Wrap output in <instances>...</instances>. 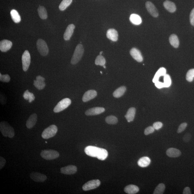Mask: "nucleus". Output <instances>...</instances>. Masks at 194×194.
<instances>
[{
  "instance_id": "7ed1b4c3",
  "label": "nucleus",
  "mask_w": 194,
  "mask_h": 194,
  "mask_svg": "<svg viewBox=\"0 0 194 194\" xmlns=\"http://www.w3.org/2000/svg\"><path fill=\"white\" fill-rule=\"evenodd\" d=\"M84 53V49L81 44H79L77 46L73 55L71 63L73 65L77 63L81 59Z\"/></svg>"
},
{
  "instance_id": "1a4fd4ad",
  "label": "nucleus",
  "mask_w": 194,
  "mask_h": 194,
  "mask_svg": "<svg viewBox=\"0 0 194 194\" xmlns=\"http://www.w3.org/2000/svg\"><path fill=\"white\" fill-rule=\"evenodd\" d=\"M22 68L25 72L28 71L31 63V56L29 51L26 50L23 53L22 57Z\"/></svg>"
},
{
  "instance_id": "9b49d317",
  "label": "nucleus",
  "mask_w": 194,
  "mask_h": 194,
  "mask_svg": "<svg viewBox=\"0 0 194 194\" xmlns=\"http://www.w3.org/2000/svg\"><path fill=\"white\" fill-rule=\"evenodd\" d=\"M146 7L149 13L154 17H157L159 16V13L157 9L151 1H148L146 3Z\"/></svg>"
},
{
  "instance_id": "603ef678",
  "label": "nucleus",
  "mask_w": 194,
  "mask_h": 194,
  "mask_svg": "<svg viewBox=\"0 0 194 194\" xmlns=\"http://www.w3.org/2000/svg\"><path fill=\"white\" fill-rule=\"evenodd\" d=\"M100 72H101V74H102V72H101V71Z\"/></svg>"
},
{
  "instance_id": "0eeeda50",
  "label": "nucleus",
  "mask_w": 194,
  "mask_h": 194,
  "mask_svg": "<svg viewBox=\"0 0 194 194\" xmlns=\"http://www.w3.org/2000/svg\"><path fill=\"white\" fill-rule=\"evenodd\" d=\"M36 45L37 50L42 56H46L48 54V48L47 43L44 40L39 39L37 41Z\"/></svg>"
},
{
  "instance_id": "c85d7f7f",
  "label": "nucleus",
  "mask_w": 194,
  "mask_h": 194,
  "mask_svg": "<svg viewBox=\"0 0 194 194\" xmlns=\"http://www.w3.org/2000/svg\"><path fill=\"white\" fill-rule=\"evenodd\" d=\"M169 42L172 47L175 48L179 47V42L178 38L177 35L175 34H172L169 37Z\"/></svg>"
},
{
  "instance_id": "aec40b11",
  "label": "nucleus",
  "mask_w": 194,
  "mask_h": 194,
  "mask_svg": "<svg viewBox=\"0 0 194 194\" xmlns=\"http://www.w3.org/2000/svg\"><path fill=\"white\" fill-rule=\"evenodd\" d=\"M106 36L108 39L113 42H116L118 39V32L114 29H109L107 32Z\"/></svg>"
},
{
  "instance_id": "ddd939ff",
  "label": "nucleus",
  "mask_w": 194,
  "mask_h": 194,
  "mask_svg": "<svg viewBox=\"0 0 194 194\" xmlns=\"http://www.w3.org/2000/svg\"><path fill=\"white\" fill-rule=\"evenodd\" d=\"M60 172L66 175H72L77 172V168L74 165H69L62 168Z\"/></svg>"
},
{
  "instance_id": "a211bd4d",
  "label": "nucleus",
  "mask_w": 194,
  "mask_h": 194,
  "mask_svg": "<svg viewBox=\"0 0 194 194\" xmlns=\"http://www.w3.org/2000/svg\"><path fill=\"white\" fill-rule=\"evenodd\" d=\"M37 117L36 114H33L30 116L26 122V126L28 129H31L36 124Z\"/></svg>"
},
{
  "instance_id": "79ce46f5",
  "label": "nucleus",
  "mask_w": 194,
  "mask_h": 194,
  "mask_svg": "<svg viewBox=\"0 0 194 194\" xmlns=\"http://www.w3.org/2000/svg\"><path fill=\"white\" fill-rule=\"evenodd\" d=\"M192 138V135L190 133H187L183 137V140L185 142H188L190 141Z\"/></svg>"
},
{
  "instance_id": "4468645a",
  "label": "nucleus",
  "mask_w": 194,
  "mask_h": 194,
  "mask_svg": "<svg viewBox=\"0 0 194 194\" xmlns=\"http://www.w3.org/2000/svg\"><path fill=\"white\" fill-rule=\"evenodd\" d=\"M105 111L104 108L102 107H94L90 108L85 112V114L86 115L92 116L100 114Z\"/></svg>"
},
{
  "instance_id": "2f4dec72",
  "label": "nucleus",
  "mask_w": 194,
  "mask_h": 194,
  "mask_svg": "<svg viewBox=\"0 0 194 194\" xmlns=\"http://www.w3.org/2000/svg\"><path fill=\"white\" fill-rule=\"evenodd\" d=\"M23 97L25 99L28 100L30 103L34 100L35 99V97L33 94L31 92H30L28 90H27L25 91L23 94Z\"/></svg>"
},
{
  "instance_id": "7c9ffc66",
  "label": "nucleus",
  "mask_w": 194,
  "mask_h": 194,
  "mask_svg": "<svg viewBox=\"0 0 194 194\" xmlns=\"http://www.w3.org/2000/svg\"><path fill=\"white\" fill-rule=\"evenodd\" d=\"M39 16L40 18L45 19L47 18L48 15L47 10L44 6H39L37 10Z\"/></svg>"
},
{
  "instance_id": "a19ab883",
  "label": "nucleus",
  "mask_w": 194,
  "mask_h": 194,
  "mask_svg": "<svg viewBox=\"0 0 194 194\" xmlns=\"http://www.w3.org/2000/svg\"><path fill=\"white\" fill-rule=\"evenodd\" d=\"M155 129L153 126H149L146 128L144 131V134L145 135H148L154 132Z\"/></svg>"
},
{
  "instance_id": "864d4df0",
  "label": "nucleus",
  "mask_w": 194,
  "mask_h": 194,
  "mask_svg": "<svg viewBox=\"0 0 194 194\" xmlns=\"http://www.w3.org/2000/svg\"><path fill=\"white\" fill-rule=\"evenodd\" d=\"M45 143H47V142L46 141V142H45Z\"/></svg>"
},
{
  "instance_id": "39448f33",
  "label": "nucleus",
  "mask_w": 194,
  "mask_h": 194,
  "mask_svg": "<svg viewBox=\"0 0 194 194\" xmlns=\"http://www.w3.org/2000/svg\"><path fill=\"white\" fill-rule=\"evenodd\" d=\"M57 131L58 128L56 126L51 125L44 130L42 133V138L48 139L54 136Z\"/></svg>"
},
{
  "instance_id": "f704fd0d",
  "label": "nucleus",
  "mask_w": 194,
  "mask_h": 194,
  "mask_svg": "<svg viewBox=\"0 0 194 194\" xmlns=\"http://www.w3.org/2000/svg\"><path fill=\"white\" fill-rule=\"evenodd\" d=\"M106 123L110 124H116L118 122V119L116 117L113 115H110L107 117L106 119Z\"/></svg>"
},
{
  "instance_id": "a878e982",
  "label": "nucleus",
  "mask_w": 194,
  "mask_h": 194,
  "mask_svg": "<svg viewBox=\"0 0 194 194\" xmlns=\"http://www.w3.org/2000/svg\"><path fill=\"white\" fill-rule=\"evenodd\" d=\"M166 69L164 67H161L159 68L153 78L152 81L154 83L159 81V78L161 76H164L166 74Z\"/></svg>"
},
{
  "instance_id": "6ab92c4d",
  "label": "nucleus",
  "mask_w": 194,
  "mask_h": 194,
  "mask_svg": "<svg viewBox=\"0 0 194 194\" xmlns=\"http://www.w3.org/2000/svg\"><path fill=\"white\" fill-rule=\"evenodd\" d=\"M74 28L75 26L74 24H70L68 26L65 33H64V39L67 41L70 40L73 33H74Z\"/></svg>"
},
{
  "instance_id": "f257e3e1",
  "label": "nucleus",
  "mask_w": 194,
  "mask_h": 194,
  "mask_svg": "<svg viewBox=\"0 0 194 194\" xmlns=\"http://www.w3.org/2000/svg\"><path fill=\"white\" fill-rule=\"evenodd\" d=\"M85 152L88 156L95 157L101 161H104L108 156L106 149L94 146H88L85 149Z\"/></svg>"
},
{
  "instance_id": "a18cd8bd",
  "label": "nucleus",
  "mask_w": 194,
  "mask_h": 194,
  "mask_svg": "<svg viewBox=\"0 0 194 194\" xmlns=\"http://www.w3.org/2000/svg\"><path fill=\"white\" fill-rule=\"evenodd\" d=\"M6 161L4 158L1 156L0 157V169H1L6 164Z\"/></svg>"
},
{
  "instance_id": "473e14b6",
  "label": "nucleus",
  "mask_w": 194,
  "mask_h": 194,
  "mask_svg": "<svg viewBox=\"0 0 194 194\" xmlns=\"http://www.w3.org/2000/svg\"><path fill=\"white\" fill-rule=\"evenodd\" d=\"M165 186L163 183H160L155 189L153 194H163L164 192Z\"/></svg>"
},
{
  "instance_id": "4c0bfd02",
  "label": "nucleus",
  "mask_w": 194,
  "mask_h": 194,
  "mask_svg": "<svg viewBox=\"0 0 194 194\" xmlns=\"http://www.w3.org/2000/svg\"><path fill=\"white\" fill-rule=\"evenodd\" d=\"M194 78V69H190L187 73L186 79L187 81L189 82H191L193 81Z\"/></svg>"
},
{
  "instance_id": "8fccbe9b",
  "label": "nucleus",
  "mask_w": 194,
  "mask_h": 194,
  "mask_svg": "<svg viewBox=\"0 0 194 194\" xmlns=\"http://www.w3.org/2000/svg\"><path fill=\"white\" fill-rule=\"evenodd\" d=\"M103 53V51H101V52H100V55H101Z\"/></svg>"
},
{
  "instance_id": "cd10ccee",
  "label": "nucleus",
  "mask_w": 194,
  "mask_h": 194,
  "mask_svg": "<svg viewBox=\"0 0 194 194\" xmlns=\"http://www.w3.org/2000/svg\"><path fill=\"white\" fill-rule=\"evenodd\" d=\"M130 21L135 25H139L141 24L142 19L139 16L136 14H132L129 18Z\"/></svg>"
},
{
  "instance_id": "37998d69",
  "label": "nucleus",
  "mask_w": 194,
  "mask_h": 194,
  "mask_svg": "<svg viewBox=\"0 0 194 194\" xmlns=\"http://www.w3.org/2000/svg\"><path fill=\"white\" fill-rule=\"evenodd\" d=\"M163 126V123L161 122H159L154 123L153 125V127L155 129H156V130H158L161 129Z\"/></svg>"
},
{
  "instance_id": "09e8293b",
  "label": "nucleus",
  "mask_w": 194,
  "mask_h": 194,
  "mask_svg": "<svg viewBox=\"0 0 194 194\" xmlns=\"http://www.w3.org/2000/svg\"><path fill=\"white\" fill-rule=\"evenodd\" d=\"M1 103L2 104H4L6 103V99L5 96L2 94H1Z\"/></svg>"
},
{
  "instance_id": "2eb2a0df",
  "label": "nucleus",
  "mask_w": 194,
  "mask_h": 194,
  "mask_svg": "<svg viewBox=\"0 0 194 194\" xmlns=\"http://www.w3.org/2000/svg\"><path fill=\"white\" fill-rule=\"evenodd\" d=\"M130 53L134 59L136 60L137 62H141L143 60V56H142L141 53L140 51L136 48H133L131 50Z\"/></svg>"
},
{
  "instance_id": "412c9836",
  "label": "nucleus",
  "mask_w": 194,
  "mask_h": 194,
  "mask_svg": "<svg viewBox=\"0 0 194 194\" xmlns=\"http://www.w3.org/2000/svg\"><path fill=\"white\" fill-rule=\"evenodd\" d=\"M166 154L170 158H177L181 155V152L178 149L170 148L167 149Z\"/></svg>"
},
{
  "instance_id": "393cba45",
  "label": "nucleus",
  "mask_w": 194,
  "mask_h": 194,
  "mask_svg": "<svg viewBox=\"0 0 194 194\" xmlns=\"http://www.w3.org/2000/svg\"><path fill=\"white\" fill-rule=\"evenodd\" d=\"M151 163V160L149 157L144 156L140 158L138 161V165L142 168H145L149 166Z\"/></svg>"
},
{
  "instance_id": "9d476101",
  "label": "nucleus",
  "mask_w": 194,
  "mask_h": 194,
  "mask_svg": "<svg viewBox=\"0 0 194 194\" xmlns=\"http://www.w3.org/2000/svg\"><path fill=\"white\" fill-rule=\"evenodd\" d=\"M30 177L33 180L36 182H44L47 179L46 175L38 172H31L30 174Z\"/></svg>"
},
{
  "instance_id": "f03ea898",
  "label": "nucleus",
  "mask_w": 194,
  "mask_h": 194,
  "mask_svg": "<svg viewBox=\"0 0 194 194\" xmlns=\"http://www.w3.org/2000/svg\"><path fill=\"white\" fill-rule=\"evenodd\" d=\"M0 131L3 136L5 137H8L10 138H12L15 136V133L13 128L6 122H1Z\"/></svg>"
},
{
  "instance_id": "5701e85b",
  "label": "nucleus",
  "mask_w": 194,
  "mask_h": 194,
  "mask_svg": "<svg viewBox=\"0 0 194 194\" xmlns=\"http://www.w3.org/2000/svg\"><path fill=\"white\" fill-rule=\"evenodd\" d=\"M136 112V109L134 108H131L128 110L125 116V118L128 122H132L134 120Z\"/></svg>"
},
{
  "instance_id": "f8f14e48",
  "label": "nucleus",
  "mask_w": 194,
  "mask_h": 194,
  "mask_svg": "<svg viewBox=\"0 0 194 194\" xmlns=\"http://www.w3.org/2000/svg\"><path fill=\"white\" fill-rule=\"evenodd\" d=\"M45 79L42 77L40 76H37L36 80L33 81V85L37 89L42 90L45 86Z\"/></svg>"
},
{
  "instance_id": "20e7f679",
  "label": "nucleus",
  "mask_w": 194,
  "mask_h": 194,
  "mask_svg": "<svg viewBox=\"0 0 194 194\" xmlns=\"http://www.w3.org/2000/svg\"><path fill=\"white\" fill-rule=\"evenodd\" d=\"M40 155L45 160H52L59 157V154L57 151L53 149H45L42 151Z\"/></svg>"
},
{
  "instance_id": "e433bc0d",
  "label": "nucleus",
  "mask_w": 194,
  "mask_h": 194,
  "mask_svg": "<svg viewBox=\"0 0 194 194\" xmlns=\"http://www.w3.org/2000/svg\"><path fill=\"white\" fill-rule=\"evenodd\" d=\"M163 83L164 88H169L171 85V79L169 74H166L164 76Z\"/></svg>"
},
{
  "instance_id": "dca6fc26",
  "label": "nucleus",
  "mask_w": 194,
  "mask_h": 194,
  "mask_svg": "<svg viewBox=\"0 0 194 194\" xmlns=\"http://www.w3.org/2000/svg\"><path fill=\"white\" fill-rule=\"evenodd\" d=\"M97 95V92L95 90H90L84 94L83 97V102H86L95 98Z\"/></svg>"
},
{
  "instance_id": "c9c22d12",
  "label": "nucleus",
  "mask_w": 194,
  "mask_h": 194,
  "mask_svg": "<svg viewBox=\"0 0 194 194\" xmlns=\"http://www.w3.org/2000/svg\"><path fill=\"white\" fill-rule=\"evenodd\" d=\"M106 60L105 58L101 55L97 56L95 60V64L97 65L103 66L105 65Z\"/></svg>"
},
{
  "instance_id": "bb28decb",
  "label": "nucleus",
  "mask_w": 194,
  "mask_h": 194,
  "mask_svg": "<svg viewBox=\"0 0 194 194\" xmlns=\"http://www.w3.org/2000/svg\"><path fill=\"white\" fill-rule=\"evenodd\" d=\"M126 88L125 86H122L117 89L113 92V96L115 98H120L123 95L126 91Z\"/></svg>"
},
{
  "instance_id": "58836bf2",
  "label": "nucleus",
  "mask_w": 194,
  "mask_h": 194,
  "mask_svg": "<svg viewBox=\"0 0 194 194\" xmlns=\"http://www.w3.org/2000/svg\"><path fill=\"white\" fill-rule=\"evenodd\" d=\"M10 80V76L8 74L2 75L0 74V81L4 83H8Z\"/></svg>"
},
{
  "instance_id": "423d86ee",
  "label": "nucleus",
  "mask_w": 194,
  "mask_h": 194,
  "mask_svg": "<svg viewBox=\"0 0 194 194\" xmlns=\"http://www.w3.org/2000/svg\"><path fill=\"white\" fill-rule=\"evenodd\" d=\"M71 104V101L70 99L66 98L62 99L55 107L53 111L54 113H59L68 107Z\"/></svg>"
},
{
  "instance_id": "ea45409f",
  "label": "nucleus",
  "mask_w": 194,
  "mask_h": 194,
  "mask_svg": "<svg viewBox=\"0 0 194 194\" xmlns=\"http://www.w3.org/2000/svg\"><path fill=\"white\" fill-rule=\"evenodd\" d=\"M187 126V124L186 123H183L181 124L178 129L177 133H180L183 132L186 129Z\"/></svg>"
},
{
  "instance_id": "6e6552de",
  "label": "nucleus",
  "mask_w": 194,
  "mask_h": 194,
  "mask_svg": "<svg viewBox=\"0 0 194 194\" xmlns=\"http://www.w3.org/2000/svg\"><path fill=\"white\" fill-rule=\"evenodd\" d=\"M100 181L98 179L92 180L88 181L83 186V189L84 191H88L95 189L100 186Z\"/></svg>"
},
{
  "instance_id": "de8ad7c7",
  "label": "nucleus",
  "mask_w": 194,
  "mask_h": 194,
  "mask_svg": "<svg viewBox=\"0 0 194 194\" xmlns=\"http://www.w3.org/2000/svg\"><path fill=\"white\" fill-rule=\"evenodd\" d=\"M183 194H191V192L190 187H185L183 190Z\"/></svg>"
},
{
  "instance_id": "f3484780",
  "label": "nucleus",
  "mask_w": 194,
  "mask_h": 194,
  "mask_svg": "<svg viewBox=\"0 0 194 194\" xmlns=\"http://www.w3.org/2000/svg\"><path fill=\"white\" fill-rule=\"evenodd\" d=\"M12 43L10 41L3 40L0 42V50L2 52H7L11 48Z\"/></svg>"
},
{
  "instance_id": "4be33fe9",
  "label": "nucleus",
  "mask_w": 194,
  "mask_h": 194,
  "mask_svg": "<svg viewBox=\"0 0 194 194\" xmlns=\"http://www.w3.org/2000/svg\"><path fill=\"white\" fill-rule=\"evenodd\" d=\"M124 191L126 193L135 194L138 193L139 191V188L136 185L130 184L128 185L124 188Z\"/></svg>"
},
{
  "instance_id": "3c124183",
  "label": "nucleus",
  "mask_w": 194,
  "mask_h": 194,
  "mask_svg": "<svg viewBox=\"0 0 194 194\" xmlns=\"http://www.w3.org/2000/svg\"><path fill=\"white\" fill-rule=\"evenodd\" d=\"M103 67L104 68H106V66L105 65L103 66Z\"/></svg>"
},
{
  "instance_id": "c756f323",
  "label": "nucleus",
  "mask_w": 194,
  "mask_h": 194,
  "mask_svg": "<svg viewBox=\"0 0 194 194\" xmlns=\"http://www.w3.org/2000/svg\"><path fill=\"white\" fill-rule=\"evenodd\" d=\"M10 15L12 19L16 23H18L20 22L21 18L18 12L15 10H12L10 11Z\"/></svg>"
},
{
  "instance_id": "c03bdc74",
  "label": "nucleus",
  "mask_w": 194,
  "mask_h": 194,
  "mask_svg": "<svg viewBox=\"0 0 194 194\" xmlns=\"http://www.w3.org/2000/svg\"><path fill=\"white\" fill-rule=\"evenodd\" d=\"M190 21L192 25L194 26V8L192 10L190 15Z\"/></svg>"
},
{
  "instance_id": "72a5a7b5",
  "label": "nucleus",
  "mask_w": 194,
  "mask_h": 194,
  "mask_svg": "<svg viewBox=\"0 0 194 194\" xmlns=\"http://www.w3.org/2000/svg\"><path fill=\"white\" fill-rule=\"evenodd\" d=\"M72 0H63L59 5V8L61 11L65 10L71 4Z\"/></svg>"
},
{
  "instance_id": "b1692460",
  "label": "nucleus",
  "mask_w": 194,
  "mask_h": 194,
  "mask_svg": "<svg viewBox=\"0 0 194 194\" xmlns=\"http://www.w3.org/2000/svg\"><path fill=\"white\" fill-rule=\"evenodd\" d=\"M164 6L166 9L171 13H174L176 10L175 5L170 1H165L163 3Z\"/></svg>"
},
{
  "instance_id": "49530a36",
  "label": "nucleus",
  "mask_w": 194,
  "mask_h": 194,
  "mask_svg": "<svg viewBox=\"0 0 194 194\" xmlns=\"http://www.w3.org/2000/svg\"><path fill=\"white\" fill-rule=\"evenodd\" d=\"M155 86L158 88L160 89L164 88L163 83L159 81L155 83Z\"/></svg>"
}]
</instances>
